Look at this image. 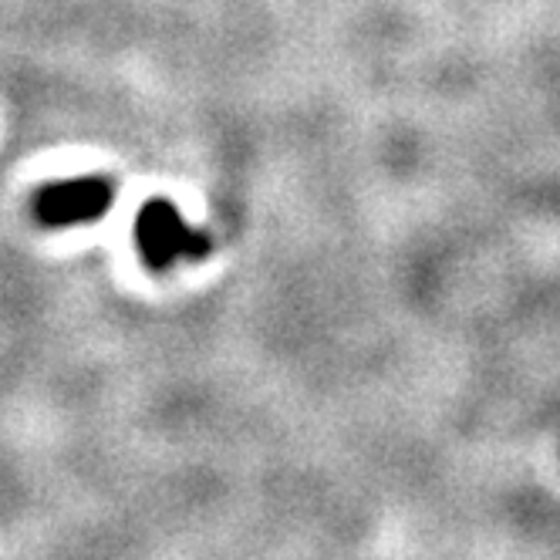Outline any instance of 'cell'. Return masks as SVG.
Here are the masks:
<instances>
[{"label": "cell", "mask_w": 560, "mask_h": 560, "mask_svg": "<svg viewBox=\"0 0 560 560\" xmlns=\"http://www.w3.org/2000/svg\"><path fill=\"white\" fill-rule=\"evenodd\" d=\"M136 247L149 270H170L176 260L207 257L213 240L192 230L170 199H149L136 217Z\"/></svg>", "instance_id": "cell-1"}, {"label": "cell", "mask_w": 560, "mask_h": 560, "mask_svg": "<svg viewBox=\"0 0 560 560\" xmlns=\"http://www.w3.org/2000/svg\"><path fill=\"white\" fill-rule=\"evenodd\" d=\"M115 186L108 176H78V179H58L45 189L34 192V220L42 226H78L102 220L112 210Z\"/></svg>", "instance_id": "cell-2"}]
</instances>
